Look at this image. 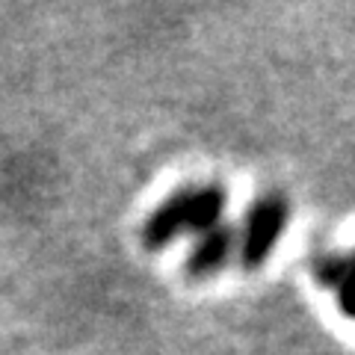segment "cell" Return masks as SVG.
Segmentation results:
<instances>
[{
  "mask_svg": "<svg viewBox=\"0 0 355 355\" xmlns=\"http://www.w3.org/2000/svg\"><path fill=\"white\" fill-rule=\"evenodd\" d=\"M231 249H234V231L225 225H216L205 231V237L196 243V249L190 252V261H187V275L193 279H207V275L219 272L225 261L231 258Z\"/></svg>",
  "mask_w": 355,
  "mask_h": 355,
  "instance_id": "obj_3",
  "label": "cell"
},
{
  "mask_svg": "<svg viewBox=\"0 0 355 355\" xmlns=\"http://www.w3.org/2000/svg\"><path fill=\"white\" fill-rule=\"evenodd\" d=\"M187 205H190V187L181 193H175L169 202H163L157 210L151 214V219L142 228V243L148 249H163L169 243L187 231Z\"/></svg>",
  "mask_w": 355,
  "mask_h": 355,
  "instance_id": "obj_2",
  "label": "cell"
},
{
  "mask_svg": "<svg viewBox=\"0 0 355 355\" xmlns=\"http://www.w3.org/2000/svg\"><path fill=\"white\" fill-rule=\"evenodd\" d=\"M287 225V198L279 193H266L252 205L246 219V237L240 246V261L246 270H258L275 249Z\"/></svg>",
  "mask_w": 355,
  "mask_h": 355,
  "instance_id": "obj_1",
  "label": "cell"
},
{
  "mask_svg": "<svg viewBox=\"0 0 355 355\" xmlns=\"http://www.w3.org/2000/svg\"><path fill=\"white\" fill-rule=\"evenodd\" d=\"M317 275L326 287H335L340 296V308L349 314L347 305V282H349V258L347 254H338V258H323L317 263Z\"/></svg>",
  "mask_w": 355,
  "mask_h": 355,
  "instance_id": "obj_5",
  "label": "cell"
},
{
  "mask_svg": "<svg viewBox=\"0 0 355 355\" xmlns=\"http://www.w3.org/2000/svg\"><path fill=\"white\" fill-rule=\"evenodd\" d=\"M225 210V190L219 184L190 187V205H187V231H210L219 225Z\"/></svg>",
  "mask_w": 355,
  "mask_h": 355,
  "instance_id": "obj_4",
  "label": "cell"
}]
</instances>
